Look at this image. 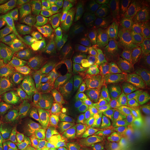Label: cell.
Instances as JSON below:
<instances>
[{"instance_id":"5b68a950","label":"cell","mask_w":150,"mask_h":150,"mask_svg":"<svg viewBox=\"0 0 150 150\" xmlns=\"http://www.w3.org/2000/svg\"><path fill=\"white\" fill-rule=\"evenodd\" d=\"M1 32L10 40L14 50L23 59L26 66L32 70L33 74L37 76L38 79L45 84L50 87L46 76L38 69L34 63L32 55L28 48L27 40L14 28L6 30Z\"/></svg>"},{"instance_id":"6da1fadb","label":"cell","mask_w":150,"mask_h":150,"mask_svg":"<svg viewBox=\"0 0 150 150\" xmlns=\"http://www.w3.org/2000/svg\"><path fill=\"white\" fill-rule=\"evenodd\" d=\"M31 105L17 92L4 85L0 86V119L5 120L11 129L21 121Z\"/></svg>"},{"instance_id":"7c38bea8","label":"cell","mask_w":150,"mask_h":150,"mask_svg":"<svg viewBox=\"0 0 150 150\" xmlns=\"http://www.w3.org/2000/svg\"><path fill=\"white\" fill-rule=\"evenodd\" d=\"M123 30V26H116L105 30L97 36V42L108 59L118 52Z\"/></svg>"},{"instance_id":"f35d334b","label":"cell","mask_w":150,"mask_h":150,"mask_svg":"<svg viewBox=\"0 0 150 150\" xmlns=\"http://www.w3.org/2000/svg\"><path fill=\"white\" fill-rule=\"evenodd\" d=\"M13 47L10 40L0 32V57L10 51Z\"/></svg>"},{"instance_id":"1f68e13d","label":"cell","mask_w":150,"mask_h":150,"mask_svg":"<svg viewBox=\"0 0 150 150\" xmlns=\"http://www.w3.org/2000/svg\"><path fill=\"white\" fill-rule=\"evenodd\" d=\"M101 18L106 27V29L113 27L117 25V19L119 17L110 7L101 10Z\"/></svg>"},{"instance_id":"e0dca14e","label":"cell","mask_w":150,"mask_h":150,"mask_svg":"<svg viewBox=\"0 0 150 150\" xmlns=\"http://www.w3.org/2000/svg\"><path fill=\"white\" fill-rule=\"evenodd\" d=\"M72 43L71 32L63 28L51 33L40 41L42 46L52 48L54 51L61 54L69 51Z\"/></svg>"},{"instance_id":"277c9868","label":"cell","mask_w":150,"mask_h":150,"mask_svg":"<svg viewBox=\"0 0 150 150\" xmlns=\"http://www.w3.org/2000/svg\"><path fill=\"white\" fill-rule=\"evenodd\" d=\"M120 115L126 120L136 118L143 112L147 105L141 82H136L121 100Z\"/></svg>"},{"instance_id":"f6af8a7d","label":"cell","mask_w":150,"mask_h":150,"mask_svg":"<svg viewBox=\"0 0 150 150\" xmlns=\"http://www.w3.org/2000/svg\"><path fill=\"white\" fill-rule=\"evenodd\" d=\"M145 145L147 147L150 148V127H146V142Z\"/></svg>"},{"instance_id":"b9f144b4","label":"cell","mask_w":150,"mask_h":150,"mask_svg":"<svg viewBox=\"0 0 150 150\" xmlns=\"http://www.w3.org/2000/svg\"><path fill=\"white\" fill-rule=\"evenodd\" d=\"M66 150H85V149L83 148L77 140L72 141L69 145H67L66 147Z\"/></svg>"},{"instance_id":"681fc988","label":"cell","mask_w":150,"mask_h":150,"mask_svg":"<svg viewBox=\"0 0 150 150\" xmlns=\"http://www.w3.org/2000/svg\"><path fill=\"white\" fill-rule=\"evenodd\" d=\"M129 150H144V147H141V146H136L134 147L132 149H131Z\"/></svg>"},{"instance_id":"60d3db41","label":"cell","mask_w":150,"mask_h":150,"mask_svg":"<svg viewBox=\"0 0 150 150\" xmlns=\"http://www.w3.org/2000/svg\"><path fill=\"white\" fill-rule=\"evenodd\" d=\"M11 129L5 120L0 119V137Z\"/></svg>"},{"instance_id":"ba28073f","label":"cell","mask_w":150,"mask_h":150,"mask_svg":"<svg viewBox=\"0 0 150 150\" xmlns=\"http://www.w3.org/2000/svg\"><path fill=\"white\" fill-rule=\"evenodd\" d=\"M33 2V0H21L0 10V27H11L31 14Z\"/></svg>"},{"instance_id":"7dc6e473","label":"cell","mask_w":150,"mask_h":150,"mask_svg":"<svg viewBox=\"0 0 150 150\" xmlns=\"http://www.w3.org/2000/svg\"><path fill=\"white\" fill-rule=\"evenodd\" d=\"M93 19V17L91 15V14L88 13H83V21H90Z\"/></svg>"},{"instance_id":"5bb4252c","label":"cell","mask_w":150,"mask_h":150,"mask_svg":"<svg viewBox=\"0 0 150 150\" xmlns=\"http://www.w3.org/2000/svg\"><path fill=\"white\" fill-rule=\"evenodd\" d=\"M54 123L27 112L21 121L16 126V129L24 134L29 136L51 131L54 127Z\"/></svg>"},{"instance_id":"816d5d0a","label":"cell","mask_w":150,"mask_h":150,"mask_svg":"<svg viewBox=\"0 0 150 150\" xmlns=\"http://www.w3.org/2000/svg\"></svg>"},{"instance_id":"4dcf8cb0","label":"cell","mask_w":150,"mask_h":150,"mask_svg":"<svg viewBox=\"0 0 150 150\" xmlns=\"http://www.w3.org/2000/svg\"><path fill=\"white\" fill-rule=\"evenodd\" d=\"M64 74L75 81L83 80L86 78L84 71L80 65L76 62H67L62 67Z\"/></svg>"},{"instance_id":"30bf717a","label":"cell","mask_w":150,"mask_h":150,"mask_svg":"<svg viewBox=\"0 0 150 150\" xmlns=\"http://www.w3.org/2000/svg\"><path fill=\"white\" fill-rule=\"evenodd\" d=\"M114 128V123L109 120L94 124L83 134L78 142L85 149L95 148L109 136Z\"/></svg>"},{"instance_id":"f907efd6","label":"cell","mask_w":150,"mask_h":150,"mask_svg":"<svg viewBox=\"0 0 150 150\" xmlns=\"http://www.w3.org/2000/svg\"><path fill=\"white\" fill-rule=\"evenodd\" d=\"M149 43H150V35H149Z\"/></svg>"},{"instance_id":"9a60e30c","label":"cell","mask_w":150,"mask_h":150,"mask_svg":"<svg viewBox=\"0 0 150 150\" xmlns=\"http://www.w3.org/2000/svg\"><path fill=\"white\" fill-rule=\"evenodd\" d=\"M31 55L35 64L44 70L59 68L64 61L62 54L45 47L35 48Z\"/></svg>"},{"instance_id":"f546056e","label":"cell","mask_w":150,"mask_h":150,"mask_svg":"<svg viewBox=\"0 0 150 150\" xmlns=\"http://www.w3.org/2000/svg\"><path fill=\"white\" fill-rule=\"evenodd\" d=\"M81 28L84 32L95 35L104 32L106 27L102 19L100 17L90 21H82L81 24Z\"/></svg>"},{"instance_id":"52a82bcc","label":"cell","mask_w":150,"mask_h":150,"mask_svg":"<svg viewBox=\"0 0 150 150\" xmlns=\"http://www.w3.org/2000/svg\"><path fill=\"white\" fill-rule=\"evenodd\" d=\"M91 107L100 110H106L112 106V96L108 82V71L105 68L101 72V78L96 88L86 100Z\"/></svg>"},{"instance_id":"d6a6232c","label":"cell","mask_w":150,"mask_h":150,"mask_svg":"<svg viewBox=\"0 0 150 150\" xmlns=\"http://www.w3.org/2000/svg\"><path fill=\"white\" fill-rule=\"evenodd\" d=\"M83 13L91 14L93 19L100 18L101 16V10L96 0L83 1Z\"/></svg>"},{"instance_id":"ab89813d","label":"cell","mask_w":150,"mask_h":150,"mask_svg":"<svg viewBox=\"0 0 150 150\" xmlns=\"http://www.w3.org/2000/svg\"><path fill=\"white\" fill-rule=\"evenodd\" d=\"M93 150H121L117 146L115 145L112 141L111 137L108 136L102 142L98 145Z\"/></svg>"},{"instance_id":"603a6c76","label":"cell","mask_w":150,"mask_h":150,"mask_svg":"<svg viewBox=\"0 0 150 150\" xmlns=\"http://www.w3.org/2000/svg\"><path fill=\"white\" fill-rule=\"evenodd\" d=\"M25 64L23 59L13 50L9 55L0 59V81Z\"/></svg>"},{"instance_id":"8d00e7d4","label":"cell","mask_w":150,"mask_h":150,"mask_svg":"<svg viewBox=\"0 0 150 150\" xmlns=\"http://www.w3.org/2000/svg\"><path fill=\"white\" fill-rule=\"evenodd\" d=\"M136 23V22H129L125 25V28L123 30L120 41L121 46L127 43L131 39L134 32Z\"/></svg>"},{"instance_id":"44dd1931","label":"cell","mask_w":150,"mask_h":150,"mask_svg":"<svg viewBox=\"0 0 150 150\" xmlns=\"http://www.w3.org/2000/svg\"><path fill=\"white\" fill-rule=\"evenodd\" d=\"M28 136L32 143L38 145L46 150H56L62 141V137L59 134L52 131L30 134Z\"/></svg>"},{"instance_id":"7bdbcfd3","label":"cell","mask_w":150,"mask_h":150,"mask_svg":"<svg viewBox=\"0 0 150 150\" xmlns=\"http://www.w3.org/2000/svg\"><path fill=\"white\" fill-rule=\"evenodd\" d=\"M99 6L100 10H103L110 7V5L112 2V0H96Z\"/></svg>"},{"instance_id":"4316f807","label":"cell","mask_w":150,"mask_h":150,"mask_svg":"<svg viewBox=\"0 0 150 150\" xmlns=\"http://www.w3.org/2000/svg\"><path fill=\"white\" fill-rule=\"evenodd\" d=\"M50 87L56 90H62L75 80L59 71L50 72L46 76Z\"/></svg>"},{"instance_id":"f1b7e54d","label":"cell","mask_w":150,"mask_h":150,"mask_svg":"<svg viewBox=\"0 0 150 150\" xmlns=\"http://www.w3.org/2000/svg\"><path fill=\"white\" fill-rule=\"evenodd\" d=\"M93 65L96 73H101L105 69L106 58L102 51L98 48H94L85 53Z\"/></svg>"},{"instance_id":"3957f363","label":"cell","mask_w":150,"mask_h":150,"mask_svg":"<svg viewBox=\"0 0 150 150\" xmlns=\"http://www.w3.org/2000/svg\"><path fill=\"white\" fill-rule=\"evenodd\" d=\"M150 29V16H143L136 22L132 37L121 48L122 57L129 63H135L139 59L145 48Z\"/></svg>"},{"instance_id":"74e56055","label":"cell","mask_w":150,"mask_h":150,"mask_svg":"<svg viewBox=\"0 0 150 150\" xmlns=\"http://www.w3.org/2000/svg\"><path fill=\"white\" fill-rule=\"evenodd\" d=\"M110 8L114 11L118 17L123 16L126 11L127 2L125 0H114L112 1Z\"/></svg>"},{"instance_id":"d6986e66","label":"cell","mask_w":150,"mask_h":150,"mask_svg":"<svg viewBox=\"0 0 150 150\" xmlns=\"http://www.w3.org/2000/svg\"><path fill=\"white\" fill-rule=\"evenodd\" d=\"M72 43L69 50L71 54H83L90 50L96 43L97 38L82 30L71 34Z\"/></svg>"},{"instance_id":"2e32d148","label":"cell","mask_w":150,"mask_h":150,"mask_svg":"<svg viewBox=\"0 0 150 150\" xmlns=\"http://www.w3.org/2000/svg\"><path fill=\"white\" fill-rule=\"evenodd\" d=\"M64 99L68 102H77L86 99L92 92L91 81L88 77L75 81L61 90Z\"/></svg>"},{"instance_id":"7a4b0ae2","label":"cell","mask_w":150,"mask_h":150,"mask_svg":"<svg viewBox=\"0 0 150 150\" xmlns=\"http://www.w3.org/2000/svg\"><path fill=\"white\" fill-rule=\"evenodd\" d=\"M90 122V116L82 110L64 114L54 125V130L62 138L77 141L86 132Z\"/></svg>"},{"instance_id":"83f0119b","label":"cell","mask_w":150,"mask_h":150,"mask_svg":"<svg viewBox=\"0 0 150 150\" xmlns=\"http://www.w3.org/2000/svg\"><path fill=\"white\" fill-rule=\"evenodd\" d=\"M146 13L145 7L138 1L129 0L126 11L125 25L129 22H137Z\"/></svg>"},{"instance_id":"d4e9b609","label":"cell","mask_w":150,"mask_h":150,"mask_svg":"<svg viewBox=\"0 0 150 150\" xmlns=\"http://www.w3.org/2000/svg\"><path fill=\"white\" fill-rule=\"evenodd\" d=\"M110 74H108L110 85L122 80L125 75V67L123 57L121 54H117L110 59Z\"/></svg>"},{"instance_id":"e575fe53","label":"cell","mask_w":150,"mask_h":150,"mask_svg":"<svg viewBox=\"0 0 150 150\" xmlns=\"http://www.w3.org/2000/svg\"><path fill=\"white\" fill-rule=\"evenodd\" d=\"M72 54L77 62L83 67L88 74L93 75L96 73L90 60L85 54Z\"/></svg>"},{"instance_id":"cb8c5ba5","label":"cell","mask_w":150,"mask_h":150,"mask_svg":"<svg viewBox=\"0 0 150 150\" xmlns=\"http://www.w3.org/2000/svg\"><path fill=\"white\" fill-rule=\"evenodd\" d=\"M124 127H127L131 129L136 145L141 147L144 146L145 125L142 118L136 117L125 120L116 127L115 131Z\"/></svg>"},{"instance_id":"ac0fdd59","label":"cell","mask_w":150,"mask_h":150,"mask_svg":"<svg viewBox=\"0 0 150 150\" xmlns=\"http://www.w3.org/2000/svg\"><path fill=\"white\" fill-rule=\"evenodd\" d=\"M31 143L28 135L15 127L0 137V150H25Z\"/></svg>"},{"instance_id":"d590c367","label":"cell","mask_w":150,"mask_h":150,"mask_svg":"<svg viewBox=\"0 0 150 150\" xmlns=\"http://www.w3.org/2000/svg\"><path fill=\"white\" fill-rule=\"evenodd\" d=\"M139 71L141 75H147L150 73V48L142 55L139 64Z\"/></svg>"},{"instance_id":"9c48e42d","label":"cell","mask_w":150,"mask_h":150,"mask_svg":"<svg viewBox=\"0 0 150 150\" xmlns=\"http://www.w3.org/2000/svg\"><path fill=\"white\" fill-rule=\"evenodd\" d=\"M59 6L62 12L63 26L66 30L70 32L78 30L83 21L82 2L77 0L63 1Z\"/></svg>"},{"instance_id":"ee69618b","label":"cell","mask_w":150,"mask_h":150,"mask_svg":"<svg viewBox=\"0 0 150 150\" xmlns=\"http://www.w3.org/2000/svg\"><path fill=\"white\" fill-rule=\"evenodd\" d=\"M15 1L12 0H0V8H5L15 4Z\"/></svg>"},{"instance_id":"836d02e7","label":"cell","mask_w":150,"mask_h":150,"mask_svg":"<svg viewBox=\"0 0 150 150\" xmlns=\"http://www.w3.org/2000/svg\"><path fill=\"white\" fill-rule=\"evenodd\" d=\"M59 0H36L33 2V10L40 13L49 8L59 5Z\"/></svg>"},{"instance_id":"bcb514c9","label":"cell","mask_w":150,"mask_h":150,"mask_svg":"<svg viewBox=\"0 0 150 150\" xmlns=\"http://www.w3.org/2000/svg\"><path fill=\"white\" fill-rule=\"evenodd\" d=\"M25 150H46V149L35 144L31 143Z\"/></svg>"},{"instance_id":"484cf974","label":"cell","mask_w":150,"mask_h":150,"mask_svg":"<svg viewBox=\"0 0 150 150\" xmlns=\"http://www.w3.org/2000/svg\"><path fill=\"white\" fill-rule=\"evenodd\" d=\"M25 38L27 41L35 42L38 37V27L36 17H31L13 27Z\"/></svg>"},{"instance_id":"4fadbf2b","label":"cell","mask_w":150,"mask_h":150,"mask_svg":"<svg viewBox=\"0 0 150 150\" xmlns=\"http://www.w3.org/2000/svg\"><path fill=\"white\" fill-rule=\"evenodd\" d=\"M32 104L46 100L51 95L50 89L36 77L31 78L17 91Z\"/></svg>"},{"instance_id":"8fae6325","label":"cell","mask_w":150,"mask_h":150,"mask_svg":"<svg viewBox=\"0 0 150 150\" xmlns=\"http://www.w3.org/2000/svg\"><path fill=\"white\" fill-rule=\"evenodd\" d=\"M62 27L63 20L59 6H54L40 13L38 17V31L41 39Z\"/></svg>"},{"instance_id":"ffe728a7","label":"cell","mask_w":150,"mask_h":150,"mask_svg":"<svg viewBox=\"0 0 150 150\" xmlns=\"http://www.w3.org/2000/svg\"><path fill=\"white\" fill-rule=\"evenodd\" d=\"M34 77L32 70L25 65L6 76L1 81L5 86L17 91L27 81Z\"/></svg>"},{"instance_id":"8992f818","label":"cell","mask_w":150,"mask_h":150,"mask_svg":"<svg viewBox=\"0 0 150 150\" xmlns=\"http://www.w3.org/2000/svg\"><path fill=\"white\" fill-rule=\"evenodd\" d=\"M66 108L64 100L61 97L54 96L32 104L27 112L51 121L59 120L64 115Z\"/></svg>"},{"instance_id":"c3c4849f","label":"cell","mask_w":150,"mask_h":150,"mask_svg":"<svg viewBox=\"0 0 150 150\" xmlns=\"http://www.w3.org/2000/svg\"><path fill=\"white\" fill-rule=\"evenodd\" d=\"M145 122L147 125V126L150 127V111L146 114L145 117Z\"/></svg>"},{"instance_id":"7402d4cb","label":"cell","mask_w":150,"mask_h":150,"mask_svg":"<svg viewBox=\"0 0 150 150\" xmlns=\"http://www.w3.org/2000/svg\"><path fill=\"white\" fill-rule=\"evenodd\" d=\"M136 73V70L129 69L122 80L110 85L112 98L115 102L121 101L129 91L130 87L134 84Z\"/></svg>"}]
</instances>
